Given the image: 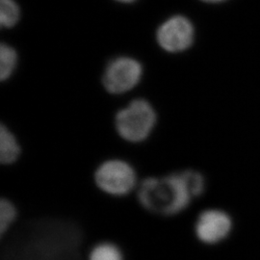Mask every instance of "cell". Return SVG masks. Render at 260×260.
I'll return each instance as SVG.
<instances>
[{
	"label": "cell",
	"mask_w": 260,
	"mask_h": 260,
	"mask_svg": "<svg viewBox=\"0 0 260 260\" xmlns=\"http://www.w3.org/2000/svg\"><path fill=\"white\" fill-rule=\"evenodd\" d=\"M18 218L16 205L9 199L2 198L0 201V237L3 239Z\"/></svg>",
	"instance_id": "10"
},
{
	"label": "cell",
	"mask_w": 260,
	"mask_h": 260,
	"mask_svg": "<svg viewBox=\"0 0 260 260\" xmlns=\"http://www.w3.org/2000/svg\"><path fill=\"white\" fill-rule=\"evenodd\" d=\"M19 64V54L9 44L0 46V79L6 81L15 74Z\"/></svg>",
	"instance_id": "8"
},
{
	"label": "cell",
	"mask_w": 260,
	"mask_h": 260,
	"mask_svg": "<svg viewBox=\"0 0 260 260\" xmlns=\"http://www.w3.org/2000/svg\"><path fill=\"white\" fill-rule=\"evenodd\" d=\"M157 123V113L146 99H135L115 115V128L121 139L140 144L149 139Z\"/></svg>",
	"instance_id": "2"
},
{
	"label": "cell",
	"mask_w": 260,
	"mask_h": 260,
	"mask_svg": "<svg viewBox=\"0 0 260 260\" xmlns=\"http://www.w3.org/2000/svg\"><path fill=\"white\" fill-rule=\"evenodd\" d=\"M180 175L183 177L187 188L193 199L204 194L205 190V179L200 172L195 170H184L180 172Z\"/></svg>",
	"instance_id": "12"
},
{
	"label": "cell",
	"mask_w": 260,
	"mask_h": 260,
	"mask_svg": "<svg viewBox=\"0 0 260 260\" xmlns=\"http://www.w3.org/2000/svg\"><path fill=\"white\" fill-rule=\"evenodd\" d=\"M194 230L199 241L205 245H216L231 234L233 220L223 210L206 209L199 215Z\"/></svg>",
	"instance_id": "6"
},
{
	"label": "cell",
	"mask_w": 260,
	"mask_h": 260,
	"mask_svg": "<svg viewBox=\"0 0 260 260\" xmlns=\"http://www.w3.org/2000/svg\"><path fill=\"white\" fill-rule=\"evenodd\" d=\"M88 260H124V256L115 243L103 241L95 244L91 249Z\"/></svg>",
	"instance_id": "9"
},
{
	"label": "cell",
	"mask_w": 260,
	"mask_h": 260,
	"mask_svg": "<svg viewBox=\"0 0 260 260\" xmlns=\"http://www.w3.org/2000/svg\"><path fill=\"white\" fill-rule=\"evenodd\" d=\"M201 1L206 2V3H221L225 0H201Z\"/></svg>",
	"instance_id": "13"
},
{
	"label": "cell",
	"mask_w": 260,
	"mask_h": 260,
	"mask_svg": "<svg viewBox=\"0 0 260 260\" xmlns=\"http://www.w3.org/2000/svg\"><path fill=\"white\" fill-rule=\"evenodd\" d=\"M118 2H121V3H133L135 2L136 0H116Z\"/></svg>",
	"instance_id": "14"
},
{
	"label": "cell",
	"mask_w": 260,
	"mask_h": 260,
	"mask_svg": "<svg viewBox=\"0 0 260 260\" xmlns=\"http://www.w3.org/2000/svg\"><path fill=\"white\" fill-rule=\"evenodd\" d=\"M155 40L163 51L171 54L182 53L194 44L195 27L184 16H172L158 26Z\"/></svg>",
	"instance_id": "5"
},
{
	"label": "cell",
	"mask_w": 260,
	"mask_h": 260,
	"mask_svg": "<svg viewBox=\"0 0 260 260\" xmlns=\"http://www.w3.org/2000/svg\"><path fill=\"white\" fill-rule=\"evenodd\" d=\"M137 199L140 205L149 213L173 217L187 209L193 197L180 172H177L145 178L138 187Z\"/></svg>",
	"instance_id": "1"
},
{
	"label": "cell",
	"mask_w": 260,
	"mask_h": 260,
	"mask_svg": "<svg viewBox=\"0 0 260 260\" xmlns=\"http://www.w3.org/2000/svg\"><path fill=\"white\" fill-rule=\"evenodd\" d=\"M19 19L20 9L15 0H0V24L2 27H14Z\"/></svg>",
	"instance_id": "11"
},
{
	"label": "cell",
	"mask_w": 260,
	"mask_h": 260,
	"mask_svg": "<svg viewBox=\"0 0 260 260\" xmlns=\"http://www.w3.org/2000/svg\"><path fill=\"white\" fill-rule=\"evenodd\" d=\"M143 75L144 67L138 59L131 56H118L105 67L102 83L107 93L119 95L135 89Z\"/></svg>",
	"instance_id": "4"
},
{
	"label": "cell",
	"mask_w": 260,
	"mask_h": 260,
	"mask_svg": "<svg viewBox=\"0 0 260 260\" xmlns=\"http://www.w3.org/2000/svg\"><path fill=\"white\" fill-rule=\"evenodd\" d=\"M93 180L104 194L121 198L130 194L137 185V174L127 161L112 158L103 161L95 169Z\"/></svg>",
	"instance_id": "3"
},
{
	"label": "cell",
	"mask_w": 260,
	"mask_h": 260,
	"mask_svg": "<svg viewBox=\"0 0 260 260\" xmlns=\"http://www.w3.org/2000/svg\"><path fill=\"white\" fill-rule=\"evenodd\" d=\"M21 148L16 135L5 124L0 127V162L3 165H12L18 161Z\"/></svg>",
	"instance_id": "7"
}]
</instances>
